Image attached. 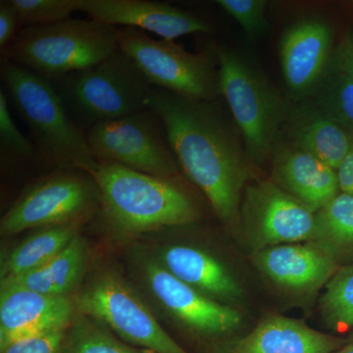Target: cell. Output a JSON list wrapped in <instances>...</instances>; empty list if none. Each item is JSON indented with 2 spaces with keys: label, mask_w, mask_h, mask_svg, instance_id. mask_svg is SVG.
Listing matches in <instances>:
<instances>
[{
  "label": "cell",
  "mask_w": 353,
  "mask_h": 353,
  "mask_svg": "<svg viewBox=\"0 0 353 353\" xmlns=\"http://www.w3.org/2000/svg\"><path fill=\"white\" fill-rule=\"evenodd\" d=\"M148 108L163 124L179 166L230 229L241 225V196L252 175L245 146L212 102L153 88Z\"/></svg>",
  "instance_id": "obj_1"
},
{
  "label": "cell",
  "mask_w": 353,
  "mask_h": 353,
  "mask_svg": "<svg viewBox=\"0 0 353 353\" xmlns=\"http://www.w3.org/2000/svg\"><path fill=\"white\" fill-rule=\"evenodd\" d=\"M101 194L102 215L127 236L192 224L199 210L192 197L172 181L99 161L92 173Z\"/></svg>",
  "instance_id": "obj_2"
},
{
  "label": "cell",
  "mask_w": 353,
  "mask_h": 353,
  "mask_svg": "<svg viewBox=\"0 0 353 353\" xmlns=\"http://www.w3.org/2000/svg\"><path fill=\"white\" fill-rule=\"evenodd\" d=\"M1 79L41 159L92 175L97 160L50 81L10 61L2 64Z\"/></svg>",
  "instance_id": "obj_3"
},
{
  "label": "cell",
  "mask_w": 353,
  "mask_h": 353,
  "mask_svg": "<svg viewBox=\"0 0 353 353\" xmlns=\"http://www.w3.org/2000/svg\"><path fill=\"white\" fill-rule=\"evenodd\" d=\"M118 50L115 28L90 18L22 28L3 53L6 61L51 81L92 68Z\"/></svg>",
  "instance_id": "obj_4"
},
{
  "label": "cell",
  "mask_w": 353,
  "mask_h": 353,
  "mask_svg": "<svg viewBox=\"0 0 353 353\" xmlns=\"http://www.w3.org/2000/svg\"><path fill=\"white\" fill-rule=\"evenodd\" d=\"M221 94L241 132L252 164L273 159L285 117L284 101L263 72L238 51L215 48Z\"/></svg>",
  "instance_id": "obj_5"
},
{
  "label": "cell",
  "mask_w": 353,
  "mask_h": 353,
  "mask_svg": "<svg viewBox=\"0 0 353 353\" xmlns=\"http://www.w3.org/2000/svg\"><path fill=\"white\" fill-rule=\"evenodd\" d=\"M114 28L118 48L153 88L190 101L212 102L222 97L215 50L192 53L174 41L150 38L141 30Z\"/></svg>",
  "instance_id": "obj_6"
},
{
  "label": "cell",
  "mask_w": 353,
  "mask_h": 353,
  "mask_svg": "<svg viewBox=\"0 0 353 353\" xmlns=\"http://www.w3.org/2000/svg\"><path fill=\"white\" fill-rule=\"evenodd\" d=\"M76 310L121 340L153 353H188L157 322L127 283L113 272L97 276L75 297Z\"/></svg>",
  "instance_id": "obj_7"
},
{
  "label": "cell",
  "mask_w": 353,
  "mask_h": 353,
  "mask_svg": "<svg viewBox=\"0 0 353 353\" xmlns=\"http://www.w3.org/2000/svg\"><path fill=\"white\" fill-rule=\"evenodd\" d=\"M101 203L94 176L77 168L53 174L39 181L2 216L0 232L12 236L26 230L78 224Z\"/></svg>",
  "instance_id": "obj_8"
},
{
  "label": "cell",
  "mask_w": 353,
  "mask_h": 353,
  "mask_svg": "<svg viewBox=\"0 0 353 353\" xmlns=\"http://www.w3.org/2000/svg\"><path fill=\"white\" fill-rule=\"evenodd\" d=\"M61 80L69 101L90 125L148 109L153 90L120 50L92 68Z\"/></svg>",
  "instance_id": "obj_9"
},
{
  "label": "cell",
  "mask_w": 353,
  "mask_h": 353,
  "mask_svg": "<svg viewBox=\"0 0 353 353\" xmlns=\"http://www.w3.org/2000/svg\"><path fill=\"white\" fill-rule=\"evenodd\" d=\"M85 138L99 161L113 162L164 179H172L178 172V161L163 124L152 109L94 123L85 132Z\"/></svg>",
  "instance_id": "obj_10"
},
{
  "label": "cell",
  "mask_w": 353,
  "mask_h": 353,
  "mask_svg": "<svg viewBox=\"0 0 353 353\" xmlns=\"http://www.w3.org/2000/svg\"><path fill=\"white\" fill-rule=\"evenodd\" d=\"M245 234L255 250L312 241L316 213L273 181L246 188L241 206Z\"/></svg>",
  "instance_id": "obj_11"
},
{
  "label": "cell",
  "mask_w": 353,
  "mask_h": 353,
  "mask_svg": "<svg viewBox=\"0 0 353 353\" xmlns=\"http://www.w3.org/2000/svg\"><path fill=\"white\" fill-rule=\"evenodd\" d=\"M143 272L158 303L192 333L223 338L240 329L243 318L238 310L174 277L159 262H146Z\"/></svg>",
  "instance_id": "obj_12"
},
{
  "label": "cell",
  "mask_w": 353,
  "mask_h": 353,
  "mask_svg": "<svg viewBox=\"0 0 353 353\" xmlns=\"http://www.w3.org/2000/svg\"><path fill=\"white\" fill-rule=\"evenodd\" d=\"M110 27H129L148 31L167 41L188 34H211L213 27L194 14L163 2L148 0H80V8Z\"/></svg>",
  "instance_id": "obj_13"
},
{
  "label": "cell",
  "mask_w": 353,
  "mask_h": 353,
  "mask_svg": "<svg viewBox=\"0 0 353 353\" xmlns=\"http://www.w3.org/2000/svg\"><path fill=\"white\" fill-rule=\"evenodd\" d=\"M332 43L331 27L319 19L301 21L283 34L281 66L292 97L313 94L331 62Z\"/></svg>",
  "instance_id": "obj_14"
},
{
  "label": "cell",
  "mask_w": 353,
  "mask_h": 353,
  "mask_svg": "<svg viewBox=\"0 0 353 353\" xmlns=\"http://www.w3.org/2000/svg\"><path fill=\"white\" fill-rule=\"evenodd\" d=\"M75 310V303L69 297L3 288L0 292V348L57 330L68 329Z\"/></svg>",
  "instance_id": "obj_15"
},
{
  "label": "cell",
  "mask_w": 353,
  "mask_h": 353,
  "mask_svg": "<svg viewBox=\"0 0 353 353\" xmlns=\"http://www.w3.org/2000/svg\"><path fill=\"white\" fill-rule=\"evenodd\" d=\"M253 260L274 284L296 294L317 292L339 270L338 260L313 241L269 246L257 250Z\"/></svg>",
  "instance_id": "obj_16"
},
{
  "label": "cell",
  "mask_w": 353,
  "mask_h": 353,
  "mask_svg": "<svg viewBox=\"0 0 353 353\" xmlns=\"http://www.w3.org/2000/svg\"><path fill=\"white\" fill-rule=\"evenodd\" d=\"M345 341L311 329L303 321L271 314L246 336L221 343L214 353H333Z\"/></svg>",
  "instance_id": "obj_17"
},
{
  "label": "cell",
  "mask_w": 353,
  "mask_h": 353,
  "mask_svg": "<svg viewBox=\"0 0 353 353\" xmlns=\"http://www.w3.org/2000/svg\"><path fill=\"white\" fill-rule=\"evenodd\" d=\"M272 176L281 189L315 213L341 192L336 171L294 145H279Z\"/></svg>",
  "instance_id": "obj_18"
},
{
  "label": "cell",
  "mask_w": 353,
  "mask_h": 353,
  "mask_svg": "<svg viewBox=\"0 0 353 353\" xmlns=\"http://www.w3.org/2000/svg\"><path fill=\"white\" fill-rule=\"evenodd\" d=\"M159 263L172 275L210 299L225 303L241 301L243 288L232 272L210 253L196 246H167Z\"/></svg>",
  "instance_id": "obj_19"
},
{
  "label": "cell",
  "mask_w": 353,
  "mask_h": 353,
  "mask_svg": "<svg viewBox=\"0 0 353 353\" xmlns=\"http://www.w3.org/2000/svg\"><path fill=\"white\" fill-rule=\"evenodd\" d=\"M88 250L79 234L62 252L39 268L1 280L3 288H20L50 296L68 297L85 274Z\"/></svg>",
  "instance_id": "obj_20"
},
{
  "label": "cell",
  "mask_w": 353,
  "mask_h": 353,
  "mask_svg": "<svg viewBox=\"0 0 353 353\" xmlns=\"http://www.w3.org/2000/svg\"><path fill=\"white\" fill-rule=\"evenodd\" d=\"M292 145L336 170L353 145V136L316 105H301L290 116Z\"/></svg>",
  "instance_id": "obj_21"
},
{
  "label": "cell",
  "mask_w": 353,
  "mask_h": 353,
  "mask_svg": "<svg viewBox=\"0 0 353 353\" xmlns=\"http://www.w3.org/2000/svg\"><path fill=\"white\" fill-rule=\"evenodd\" d=\"M78 234V224L43 228L14 248L1 262V280L39 268L62 252Z\"/></svg>",
  "instance_id": "obj_22"
},
{
  "label": "cell",
  "mask_w": 353,
  "mask_h": 353,
  "mask_svg": "<svg viewBox=\"0 0 353 353\" xmlns=\"http://www.w3.org/2000/svg\"><path fill=\"white\" fill-rule=\"evenodd\" d=\"M313 243L334 259L353 252V196L340 192L316 213Z\"/></svg>",
  "instance_id": "obj_23"
},
{
  "label": "cell",
  "mask_w": 353,
  "mask_h": 353,
  "mask_svg": "<svg viewBox=\"0 0 353 353\" xmlns=\"http://www.w3.org/2000/svg\"><path fill=\"white\" fill-rule=\"evenodd\" d=\"M313 94L316 108L353 136L352 79L330 64Z\"/></svg>",
  "instance_id": "obj_24"
},
{
  "label": "cell",
  "mask_w": 353,
  "mask_h": 353,
  "mask_svg": "<svg viewBox=\"0 0 353 353\" xmlns=\"http://www.w3.org/2000/svg\"><path fill=\"white\" fill-rule=\"evenodd\" d=\"M62 353L143 352L123 343L110 330L82 315L70 325Z\"/></svg>",
  "instance_id": "obj_25"
},
{
  "label": "cell",
  "mask_w": 353,
  "mask_h": 353,
  "mask_svg": "<svg viewBox=\"0 0 353 353\" xmlns=\"http://www.w3.org/2000/svg\"><path fill=\"white\" fill-rule=\"evenodd\" d=\"M320 310L330 328L347 331L353 327V263L339 269L326 285Z\"/></svg>",
  "instance_id": "obj_26"
},
{
  "label": "cell",
  "mask_w": 353,
  "mask_h": 353,
  "mask_svg": "<svg viewBox=\"0 0 353 353\" xmlns=\"http://www.w3.org/2000/svg\"><path fill=\"white\" fill-rule=\"evenodd\" d=\"M17 10L19 27L48 26L68 20L80 8V0H11Z\"/></svg>",
  "instance_id": "obj_27"
},
{
  "label": "cell",
  "mask_w": 353,
  "mask_h": 353,
  "mask_svg": "<svg viewBox=\"0 0 353 353\" xmlns=\"http://www.w3.org/2000/svg\"><path fill=\"white\" fill-rule=\"evenodd\" d=\"M0 150L2 161L7 159L41 160L32 141L25 137L14 123L3 90H0Z\"/></svg>",
  "instance_id": "obj_28"
},
{
  "label": "cell",
  "mask_w": 353,
  "mask_h": 353,
  "mask_svg": "<svg viewBox=\"0 0 353 353\" xmlns=\"http://www.w3.org/2000/svg\"><path fill=\"white\" fill-rule=\"evenodd\" d=\"M217 4L239 23L248 38H257L268 29L264 0H218Z\"/></svg>",
  "instance_id": "obj_29"
},
{
  "label": "cell",
  "mask_w": 353,
  "mask_h": 353,
  "mask_svg": "<svg viewBox=\"0 0 353 353\" xmlns=\"http://www.w3.org/2000/svg\"><path fill=\"white\" fill-rule=\"evenodd\" d=\"M68 329L57 330L10 343L0 348V353H62Z\"/></svg>",
  "instance_id": "obj_30"
},
{
  "label": "cell",
  "mask_w": 353,
  "mask_h": 353,
  "mask_svg": "<svg viewBox=\"0 0 353 353\" xmlns=\"http://www.w3.org/2000/svg\"><path fill=\"white\" fill-rule=\"evenodd\" d=\"M19 27V17L12 1L0 2V50L3 53L12 43Z\"/></svg>",
  "instance_id": "obj_31"
},
{
  "label": "cell",
  "mask_w": 353,
  "mask_h": 353,
  "mask_svg": "<svg viewBox=\"0 0 353 353\" xmlns=\"http://www.w3.org/2000/svg\"><path fill=\"white\" fill-rule=\"evenodd\" d=\"M336 171L341 192L353 196V145Z\"/></svg>",
  "instance_id": "obj_32"
},
{
  "label": "cell",
  "mask_w": 353,
  "mask_h": 353,
  "mask_svg": "<svg viewBox=\"0 0 353 353\" xmlns=\"http://www.w3.org/2000/svg\"><path fill=\"white\" fill-rule=\"evenodd\" d=\"M331 65L347 74L353 80V39L341 44L336 50Z\"/></svg>",
  "instance_id": "obj_33"
},
{
  "label": "cell",
  "mask_w": 353,
  "mask_h": 353,
  "mask_svg": "<svg viewBox=\"0 0 353 353\" xmlns=\"http://www.w3.org/2000/svg\"><path fill=\"white\" fill-rule=\"evenodd\" d=\"M333 353H353V334L348 340L345 341L343 347Z\"/></svg>",
  "instance_id": "obj_34"
},
{
  "label": "cell",
  "mask_w": 353,
  "mask_h": 353,
  "mask_svg": "<svg viewBox=\"0 0 353 353\" xmlns=\"http://www.w3.org/2000/svg\"></svg>",
  "instance_id": "obj_35"
}]
</instances>
